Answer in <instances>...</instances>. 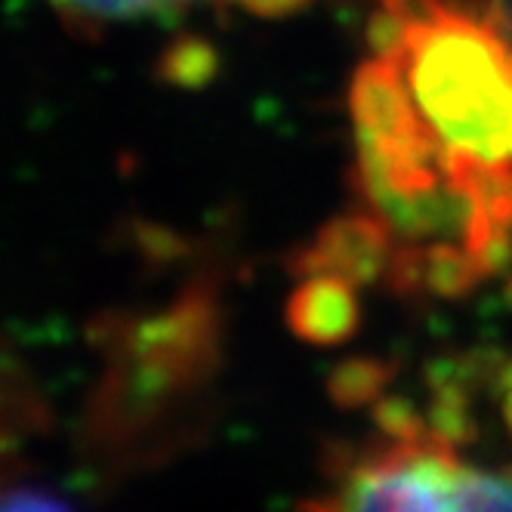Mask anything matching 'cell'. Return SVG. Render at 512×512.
I'll return each mask as SVG.
<instances>
[{"mask_svg":"<svg viewBox=\"0 0 512 512\" xmlns=\"http://www.w3.org/2000/svg\"><path fill=\"white\" fill-rule=\"evenodd\" d=\"M47 4L65 16L84 25H115V22H136L161 13H179L198 4H241L256 13L287 10L297 0H47Z\"/></svg>","mask_w":512,"mask_h":512,"instance_id":"3","label":"cell"},{"mask_svg":"<svg viewBox=\"0 0 512 512\" xmlns=\"http://www.w3.org/2000/svg\"><path fill=\"white\" fill-rule=\"evenodd\" d=\"M327 512H512V472L469 466L435 438H405L358 463Z\"/></svg>","mask_w":512,"mask_h":512,"instance_id":"2","label":"cell"},{"mask_svg":"<svg viewBox=\"0 0 512 512\" xmlns=\"http://www.w3.org/2000/svg\"><path fill=\"white\" fill-rule=\"evenodd\" d=\"M0 512H71L59 497L38 491V488H13L4 497V509Z\"/></svg>","mask_w":512,"mask_h":512,"instance_id":"4","label":"cell"},{"mask_svg":"<svg viewBox=\"0 0 512 512\" xmlns=\"http://www.w3.org/2000/svg\"><path fill=\"white\" fill-rule=\"evenodd\" d=\"M361 186L435 272L512 244V38L448 0H395L352 87Z\"/></svg>","mask_w":512,"mask_h":512,"instance_id":"1","label":"cell"}]
</instances>
